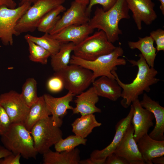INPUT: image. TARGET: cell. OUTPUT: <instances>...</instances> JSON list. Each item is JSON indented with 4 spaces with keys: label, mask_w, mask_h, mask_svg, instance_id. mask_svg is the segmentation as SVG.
<instances>
[{
    "label": "cell",
    "mask_w": 164,
    "mask_h": 164,
    "mask_svg": "<svg viewBox=\"0 0 164 164\" xmlns=\"http://www.w3.org/2000/svg\"><path fill=\"white\" fill-rule=\"evenodd\" d=\"M139 59L136 61L128 60L132 66H137L138 71L136 76L130 83L126 84L122 82L119 78L116 70H113L112 73L115 79L122 89L121 101V105L127 108L131 104L133 101L138 99V96L144 91L149 92L150 87L158 82L160 79L156 77L158 71L154 67H150L141 54L139 55Z\"/></svg>",
    "instance_id": "6da1fadb"
},
{
    "label": "cell",
    "mask_w": 164,
    "mask_h": 164,
    "mask_svg": "<svg viewBox=\"0 0 164 164\" xmlns=\"http://www.w3.org/2000/svg\"><path fill=\"white\" fill-rule=\"evenodd\" d=\"M129 9L125 0H117L114 5L107 11L97 7L94 15L88 22L93 29H97L105 33L108 40L113 43L118 40L122 34L119 24L123 19L130 18Z\"/></svg>",
    "instance_id": "7a4b0ae2"
},
{
    "label": "cell",
    "mask_w": 164,
    "mask_h": 164,
    "mask_svg": "<svg viewBox=\"0 0 164 164\" xmlns=\"http://www.w3.org/2000/svg\"><path fill=\"white\" fill-rule=\"evenodd\" d=\"M3 146L12 153L19 154L23 158L36 159L38 153L34 146L30 131L21 123H12L1 135Z\"/></svg>",
    "instance_id": "3957f363"
},
{
    "label": "cell",
    "mask_w": 164,
    "mask_h": 164,
    "mask_svg": "<svg viewBox=\"0 0 164 164\" xmlns=\"http://www.w3.org/2000/svg\"><path fill=\"white\" fill-rule=\"evenodd\" d=\"M123 53L124 50L120 46L116 47L111 53L101 56L92 61L85 60L73 54L71 56L69 64L80 65L91 70L93 73L92 82L97 78L102 76L115 79L111 71L116 70L117 66L125 65L126 63L125 59L119 58Z\"/></svg>",
    "instance_id": "277c9868"
},
{
    "label": "cell",
    "mask_w": 164,
    "mask_h": 164,
    "mask_svg": "<svg viewBox=\"0 0 164 164\" xmlns=\"http://www.w3.org/2000/svg\"><path fill=\"white\" fill-rule=\"evenodd\" d=\"M116 47L108 40L104 32L100 30L75 45L73 55L85 60L92 61L111 53Z\"/></svg>",
    "instance_id": "5b68a950"
},
{
    "label": "cell",
    "mask_w": 164,
    "mask_h": 164,
    "mask_svg": "<svg viewBox=\"0 0 164 164\" xmlns=\"http://www.w3.org/2000/svg\"><path fill=\"white\" fill-rule=\"evenodd\" d=\"M34 146L38 153L43 154L62 138L60 127L55 126L52 117L43 118L37 122L31 131Z\"/></svg>",
    "instance_id": "8992f818"
},
{
    "label": "cell",
    "mask_w": 164,
    "mask_h": 164,
    "mask_svg": "<svg viewBox=\"0 0 164 164\" xmlns=\"http://www.w3.org/2000/svg\"><path fill=\"white\" fill-rule=\"evenodd\" d=\"M54 73L62 78L64 87L74 95L84 91L92 82V72L77 65L70 64Z\"/></svg>",
    "instance_id": "52a82bcc"
},
{
    "label": "cell",
    "mask_w": 164,
    "mask_h": 164,
    "mask_svg": "<svg viewBox=\"0 0 164 164\" xmlns=\"http://www.w3.org/2000/svg\"><path fill=\"white\" fill-rule=\"evenodd\" d=\"M65 0H39L33 4L18 21L16 31L21 33L34 31L41 19L53 9L62 4Z\"/></svg>",
    "instance_id": "ba28073f"
},
{
    "label": "cell",
    "mask_w": 164,
    "mask_h": 164,
    "mask_svg": "<svg viewBox=\"0 0 164 164\" xmlns=\"http://www.w3.org/2000/svg\"><path fill=\"white\" fill-rule=\"evenodd\" d=\"M31 5L26 2L14 9L0 6V40L3 45H12L13 36L20 35L15 29L17 22Z\"/></svg>",
    "instance_id": "9c48e42d"
},
{
    "label": "cell",
    "mask_w": 164,
    "mask_h": 164,
    "mask_svg": "<svg viewBox=\"0 0 164 164\" xmlns=\"http://www.w3.org/2000/svg\"><path fill=\"white\" fill-rule=\"evenodd\" d=\"M88 4L84 2H73L49 34L53 35L69 26L87 23L90 19V15L87 11Z\"/></svg>",
    "instance_id": "30bf717a"
},
{
    "label": "cell",
    "mask_w": 164,
    "mask_h": 164,
    "mask_svg": "<svg viewBox=\"0 0 164 164\" xmlns=\"http://www.w3.org/2000/svg\"><path fill=\"white\" fill-rule=\"evenodd\" d=\"M0 104L9 116L11 123H23L29 110L21 94L13 90L0 95Z\"/></svg>",
    "instance_id": "8fae6325"
},
{
    "label": "cell",
    "mask_w": 164,
    "mask_h": 164,
    "mask_svg": "<svg viewBox=\"0 0 164 164\" xmlns=\"http://www.w3.org/2000/svg\"><path fill=\"white\" fill-rule=\"evenodd\" d=\"M129 10L138 30L142 29V23L150 25L157 18L152 0H125Z\"/></svg>",
    "instance_id": "7c38bea8"
},
{
    "label": "cell",
    "mask_w": 164,
    "mask_h": 164,
    "mask_svg": "<svg viewBox=\"0 0 164 164\" xmlns=\"http://www.w3.org/2000/svg\"><path fill=\"white\" fill-rule=\"evenodd\" d=\"M138 99L132 102L133 108L131 124L133 125L135 140L137 143L143 135L148 134L150 128L154 125L153 114L141 105Z\"/></svg>",
    "instance_id": "4fadbf2b"
},
{
    "label": "cell",
    "mask_w": 164,
    "mask_h": 164,
    "mask_svg": "<svg viewBox=\"0 0 164 164\" xmlns=\"http://www.w3.org/2000/svg\"><path fill=\"white\" fill-rule=\"evenodd\" d=\"M134 132L133 127L131 124L114 152L125 159L129 164H145L134 139Z\"/></svg>",
    "instance_id": "5bb4252c"
},
{
    "label": "cell",
    "mask_w": 164,
    "mask_h": 164,
    "mask_svg": "<svg viewBox=\"0 0 164 164\" xmlns=\"http://www.w3.org/2000/svg\"><path fill=\"white\" fill-rule=\"evenodd\" d=\"M127 115L120 120L115 125V133L111 142L106 147L101 150L92 152L90 158L96 160H106L109 155L113 152L122 141L128 128L131 124L133 108L131 104Z\"/></svg>",
    "instance_id": "9a60e30c"
},
{
    "label": "cell",
    "mask_w": 164,
    "mask_h": 164,
    "mask_svg": "<svg viewBox=\"0 0 164 164\" xmlns=\"http://www.w3.org/2000/svg\"><path fill=\"white\" fill-rule=\"evenodd\" d=\"M43 96L47 108L52 115L54 124L60 127L63 123L62 117L66 114L67 110H72L73 108L70 104L75 95L68 91L64 96L59 97H54L47 94Z\"/></svg>",
    "instance_id": "2e32d148"
},
{
    "label": "cell",
    "mask_w": 164,
    "mask_h": 164,
    "mask_svg": "<svg viewBox=\"0 0 164 164\" xmlns=\"http://www.w3.org/2000/svg\"><path fill=\"white\" fill-rule=\"evenodd\" d=\"M140 102L142 107L153 114L155 119V125L149 135L156 140H164V108L146 93L143 94Z\"/></svg>",
    "instance_id": "e0dca14e"
},
{
    "label": "cell",
    "mask_w": 164,
    "mask_h": 164,
    "mask_svg": "<svg viewBox=\"0 0 164 164\" xmlns=\"http://www.w3.org/2000/svg\"><path fill=\"white\" fill-rule=\"evenodd\" d=\"M94 30L87 23L69 26L51 35L61 43L71 42L76 45L92 33Z\"/></svg>",
    "instance_id": "ac0fdd59"
},
{
    "label": "cell",
    "mask_w": 164,
    "mask_h": 164,
    "mask_svg": "<svg viewBox=\"0 0 164 164\" xmlns=\"http://www.w3.org/2000/svg\"><path fill=\"white\" fill-rule=\"evenodd\" d=\"M99 96L93 87L76 96L74 100L76 107L72 110L73 114H80L81 116L101 113V109L96 106Z\"/></svg>",
    "instance_id": "d6986e66"
},
{
    "label": "cell",
    "mask_w": 164,
    "mask_h": 164,
    "mask_svg": "<svg viewBox=\"0 0 164 164\" xmlns=\"http://www.w3.org/2000/svg\"><path fill=\"white\" fill-rule=\"evenodd\" d=\"M137 145L145 164H153L152 162L153 159L164 156V140L153 139L147 134L138 139Z\"/></svg>",
    "instance_id": "ffe728a7"
},
{
    "label": "cell",
    "mask_w": 164,
    "mask_h": 164,
    "mask_svg": "<svg viewBox=\"0 0 164 164\" xmlns=\"http://www.w3.org/2000/svg\"><path fill=\"white\" fill-rule=\"evenodd\" d=\"M93 87L99 96L116 101L121 97L122 89L115 79L102 76L92 83Z\"/></svg>",
    "instance_id": "44dd1931"
},
{
    "label": "cell",
    "mask_w": 164,
    "mask_h": 164,
    "mask_svg": "<svg viewBox=\"0 0 164 164\" xmlns=\"http://www.w3.org/2000/svg\"><path fill=\"white\" fill-rule=\"evenodd\" d=\"M80 151L77 148L70 151L53 152L50 149L43 154V164H79Z\"/></svg>",
    "instance_id": "7402d4cb"
},
{
    "label": "cell",
    "mask_w": 164,
    "mask_h": 164,
    "mask_svg": "<svg viewBox=\"0 0 164 164\" xmlns=\"http://www.w3.org/2000/svg\"><path fill=\"white\" fill-rule=\"evenodd\" d=\"M154 40L150 36L138 37L136 41H129L128 45L132 50L137 49L141 53L146 63L150 67H154L156 56V49L154 45Z\"/></svg>",
    "instance_id": "603a6c76"
},
{
    "label": "cell",
    "mask_w": 164,
    "mask_h": 164,
    "mask_svg": "<svg viewBox=\"0 0 164 164\" xmlns=\"http://www.w3.org/2000/svg\"><path fill=\"white\" fill-rule=\"evenodd\" d=\"M50 115L51 113L47 108L43 96L39 97L37 100L29 107L23 124L30 131L37 122Z\"/></svg>",
    "instance_id": "cb8c5ba5"
},
{
    "label": "cell",
    "mask_w": 164,
    "mask_h": 164,
    "mask_svg": "<svg viewBox=\"0 0 164 164\" xmlns=\"http://www.w3.org/2000/svg\"><path fill=\"white\" fill-rule=\"evenodd\" d=\"M101 125L96 120L94 114L81 116L72 124V131L75 135L85 138L94 128L100 127Z\"/></svg>",
    "instance_id": "d4e9b609"
},
{
    "label": "cell",
    "mask_w": 164,
    "mask_h": 164,
    "mask_svg": "<svg viewBox=\"0 0 164 164\" xmlns=\"http://www.w3.org/2000/svg\"><path fill=\"white\" fill-rule=\"evenodd\" d=\"M75 46L71 42L62 43L58 52L50 56L51 66L55 72L60 70L69 65L71 54Z\"/></svg>",
    "instance_id": "484cf974"
},
{
    "label": "cell",
    "mask_w": 164,
    "mask_h": 164,
    "mask_svg": "<svg viewBox=\"0 0 164 164\" xmlns=\"http://www.w3.org/2000/svg\"><path fill=\"white\" fill-rule=\"evenodd\" d=\"M65 10V8L61 5L50 10L39 21L36 29L39 32L49 33L60 19V14Z\"/></svg>",
    "instance_id": "4316f807"
},
{
    "label": "cell",
    "mask_w": 164,
    "mask_h": 164,
    "mask_svg": "<svg viewBox=\"0 0 164 164\" xmlns=\"http://www.w3.org/2000/svg\"><path fill=\"white\" fill-rule=\"evenodd\" d=\"M24 38L25 39H29L45 49L50 53L51 56L58 52L62 44L47 33H45L41 37L27 34L25 35Z\"/></svg>",
    "instance_id": "83f0119b"
},
{
    "label": "cell",
    "mask_w": 164,
    "mask_h": 164,
    "mask_svg": "<svg viewBox=\"0 0 164 164\" xmlns=\"http://www.w3.org/2000/svg\"><path fill=\"white\" fill-rule=\"evenodd\" d=\"M37 84L35 79L33 78H29L26 79L22 86L20 94L23 100L29 107L39 98L37 94Z\"/></svg>",
    "instance_id": "f1b7e54d"
},
{
    "label": "cell",
    "mask_w": 164,
    "mask_h": 164,
    "mask_svg": "<svg viewBox=\"0 0 164 164\" xmlns=\"http://www.w3.org/2000/svg\"><path fill=\"white\" fill-rule=\"evenodd\" d=\"M29 46L30 60L34 62L46 64L50 53L45 49L29 39H26Z\"/></svg>",
    "instance_id": "f546056e"
},
{
    "label": "cell",
    "mask_w": 164,
    "mask_h": 164,
    "mask_svg": "<svg viewBox=\"0 0 164 164\" xmlns=\"http://www.w3.org/2000/svg\"><path fill=\"white\" fill-rule=\"evenodd\" d=\"M87 139L75 135H70L66 138L59 140L54 145L56 151H70L80 145H85Z\"/></svg>",
    "instance_id": "4dcf8cb0"
},
{
    "label": "cell",
    "mask_w": 164,
    "mask_h": 164,
    "mask_svg": "<svg viewBox=\"0 0 164 164\" xmlns=\"http://www.w3.org/2000/svg\"><path fill=\"white\" fill-rule=\"evenodd\" d=\"M46 86L49 91L56 93L60 92L63 89L64 85L61 77L54 73L53 76L48 80Z\"/></svg>",
    "instance_id": "1f68e13d"
},
{
    "label": "cell",
    "mask_w": 164,
    "mask_h": 164,
    "mask_svg": "<svg viewBox=\"0 0 164 164\" xmlns=\"http://www.w3.org/2000/svg\"><path fill=\"white\" fill-rule=\"evenodd\" d=\"M150 36L156 45L157 52L164 50V30L159 28L153 30L150 33Z\"/></svg>",
    "instance_id": "d6a6232c"
},
{
    "label": "cell",
    "mask_w": 164,
    "mask_h": 164,
    "mask_svg": "<svg viewBox=\"0 0 164 164\" xmlns=\"http://www.w3.org/2000/svg\"><path fill=\"white\" fill-rule=\"evenodd\" d=\"M117 0H89L87 8V13L90 15L92 7L96 5L102 6L104 11H107L112 8L115 4Z\"/></svg>",
    "instance_id": "836d02e7"
},
{
    "label": "cell",
    "mask_w": 164,
    "mask_h": 164,
    "mask_svg": "<svg viewBox=\"0 0 164 164\" xmlns=\"http://www.w3.org/2000/svg\"><path fill=\"white\" fill-rule=\"evenodd\" d=\"M10 118L5 110L0 104V135L7 130L11 124Z\"/></svg>",
    "instance_id": "e575fe53"
},
{
    "label": "cell",
    "mask_w": 164,
    "mask_h": 164,
    "mask_svg": "<svg viewBox=\"0 0 164 164\" xmlns=\"http://www.w3.org/2000/svg\"><path fill=\"white\" fill-rule=\"evenodd\" d=\"M105 164H129L124 158L113 152L106 158Z\"/></svg>",
    "instance_id": "d590c367"
},
{
    "label": "cell",
    "mask_w": 164,
    "mask_h": 164,
    "mask_svg": "<svg viewBox=\"0 0 164 164\" xmlns=\"http://www.w3.org/2000/svg\"><path fill=\"white\" fill-rule=\"evenodd\" d=\"M21 155L13 153L0 159V164H20Z\"/></svg>",
    "instance_id": "8d00e7d4"
},
{
    "label": "cell",
    "mask_w": 164,
    "mask_h": 164,
    "mask_svg": "<svg viewBox=\"0 0 164 164\" xmlns=\"http://www.w3.org/2000/svg\"><path fill=\"white\" fill-rule=\"evenodd\" d=\"M105 160H96L90 157L86 159L80 160L79 164H105Z\"/></svg>",
    "instance_id": "74e56055"
},
{
    "label": "cell",
    "mask_w": 164,
    "mask_h": 164,
    "mask_svg": "<svg viewBox=\"0 0 164 164\" xmlns=\"http://www.w3.org/2000/svg\"><path fill=\"white\" fill-rule=\"evenodd\" d=\"M2 5L9 8L14 9L16 8V3L13 0H0V6Z\"/></svg>",
    "instance_id": "f35d334b"
},
{
    "label": "cell",
    "mask_w": 164,
    "mask_h": 164,
    "mask_svg": "<svg viewBox=\"0 0 164 164\" xmlns=\"http://www.w3.org/2000/svg\"><path fill=\"white\" fill-rule=\"evenodd\" d=\"M12 153L4 146L0 145V159L3 158Z\"/></svg>",
    "instance_id": "ab89813d"
},
{
    "label": "cell",
    "mask_w": 164,
    "mask_h": 164,
    "mask_svg": "<svg viewBox=\"0 0 164 164\" xmlns=\"http://www.w3.org/2000/svg\"><path fill=\"white\" fill-rule=\"evenodd\" d=\"M152 164H164V157L162 156L154 158L152 159Z\"/></svg>",
    "instance_id": "60d3db41"
},
{
    "label": "cell",
    "mask_w": 164,
    "mask_h": 164,
    "mask_svg": "<svg viewBox=\"0 0 164 164\" xmlns=\"http://www.w3.org/2000/svg\"><path fill=\"white\" fill-rule=\"evenodd\" d=\"M20 2L19 5L23 3L28 2L30 4L34 3L39 0H18Z\"/></svg>",
    "instance_id": "b9f144b4"
},
{
    "label": "cell",
    "mask_w": 164,
    "mask_h": 164,
    "mask_svg": "<svg viewBox=\"0 0 164 164\" xmlns=\"http://www.w3.org/2000/svg\"><path fill=\"white\" fill-rule=\"evenodd\" d=\"M159 1L160 3L159 9L161 10L162 14L164 15V0H157Z\"/></svg>",
    "instance_id": "7bdbcfd3"
},
{
    "label": "cell",
    "mask_w": 164,
    "mask_h": 164,
    "mask_svg": "<svg viewBox=\"0 0 164 164\" xmlns=\"http://www.w3.org/2000/svg\"><path fill=\"white\" fill-rule=\"evenodd\" d=\"M74 1L85 2L89 3V0H73Z\"/></svg>",
    "instance_id": "ee69618b"
}]
</instances>
